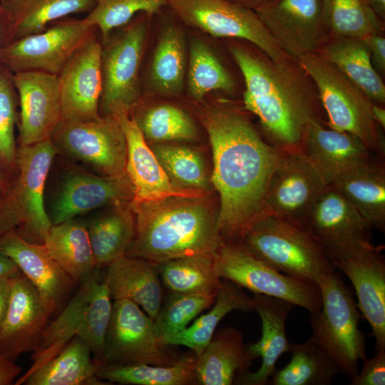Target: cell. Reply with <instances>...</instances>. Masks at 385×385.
<instances>
[{
	"instance_id": "e0dca14e",
	"label": "cell",
	"mask_w": 385,
	"mask_h": 385,
	"mask_svg": "<svg viewBox=\"0 0 385 385\" xmlns=\"http://www.w3.org/2000/svg\"><path fill=\"white\" fill-rule=\"evenodd\" d=\"M255 11L280 49L289 57L317 53L329 41L322 0H270Z\"/></svg>"
},
{
	"instance_id": "ab89813d",
	"label": "cell",
	"mask_w": 385,
	"mask_h": 385,
	"mask_svg": "<svg viewBox=\"0 0 385 385\" xmlns=\"http://www.w3.org/2000/svg\"><path fill=\"white\" fill-rule=\"evenodd\" d=\"M322 19L330 39L364 38L384 27L366 0H322Z\"/></svg>"
},
{
	"instance_id": "c3c4849f",
	"label": "cell",
	"mask_w": 385,
	"mask_h": 385,
	"mask_svg": "<svg viewBox=\"0 0 385 385\" xmlns=\"http://www.w3.org/2000/svg\"><path fill=\"white\" fill-rule=\"evenodd\" d=\"M21 223L19 210L9 193L0 199V239L11 230L19 227Z\"/></svg>"
},
{
	"instance_id": "4fadbf2b",
	"label": "cell",
	"mask_w": 385,
	"mask_h": 385,
	"mask_svg": "<svg viewBox=\"0 0 385 385\" xmlns=\"http://www.w3.org/2000/svg\"><path fill=\"white\" fill-rule=\"evenodd\" d=\"M327 185L303 150H282L265 192L262 210L304 227Z\"/></svg>"
},
{
	"instance_id": "f5cc1de1",
	"label": "cell",
	"mask_w": 385,
	"mask_h": 385,
	"mask_svg": "<svg viewBox=\"0 0 385 385\" xmlns=\"http://www.w3.org/2000/svg\"><path fill=\"white\" fill-rule=\"evenodd\" d=\"M13 279H0V327L8 307Z\"/></svg>"
},
{
	"instance_id": "836d02e7",
	"label": "cell",
	"mask_w": 385,
	"mask_h": 385,
	"mask_svg": "<svg viewBox=\"0 0 385 385\" xmlns=\"http://www.w3.org/2000/svg\"><path fill=\"white\" fill-rule=\"evenodd\" d=\"M235 310H254L253 299L240 285L222 279L221 287L211 309L201 315L192 325L170 338L167 344L187 346L197 356L210 342L220 322Z\"/></svg>"
},
{
	"instance_id": "30bf717a",
	"label": "cell",
	"mask_w": 385,
	"mask_h": 385,
	"mask_svg": "<svg viewBox=\"0 0 385 385\" xmlns=\"http://www.w3.org/2000/svg\"><path fill=\"white\" fill-rule=\"evenodd\" d=\"M168 6L184 24L212 36L248 42L275 62L289 56L253 9L229 0H168Z\"/></svg>"
},
{
	"instance_id": "3957f363",
	"label": "cell",
	"mask_w": 385,
	"mask_h": 385,
	"mask_svg": "<svg viewBox=\"0 0 385 385\" xmlns=\"http://www.w3.org/2000/svg\"><path fill=\"white\" fill-rule=\"evenodd\" d=\"M204 197L173 196L131 207L135 235L125 256L156 264L216 255L223 243L218 210Z\"/></svg>"
},
{
	"instance_id": "4dcf8cb0",
	"label": "cell",
	"mask_w": 385,
	"mask_h": 385,
	"mask_svg": "<svg viewBox=\"0 0 385 385\" xmlns=\"http://www.w3.org/2000/svg\"><path fill=\"white\" fill-rule=\"evenodd\" d=\"M367 221L372 229L385 230V171L372 161L359 166L331 184Z\"/></svg>"
},
{
	"instance_id": "ac0fdd59",
	"label": "cell",
	"mask_w": 385,
	"mask_h": 385,
	"mask_svg": "<svg viewBox=\"0 0 385 385\" xmlns=\"http://www.w3.org/2000/svg\"><path fill=\"white\" fill-rule=\"evenodd\" d=\"M103 46L93 34L76 51L58 75L62 118L99 119L103 91Z\"/></svg>"
},
{
	"instance_id": "e575fe53",
	"label": "cell",
	"mask_w": 385,
	"mask_h": 385,
	"mask_svg": "<svg viewBox=\"0 0 385 385\" xmlns=\"http://www.w3.org/2000/svg\"><path fill=\"white\" fill-rule=\"evenodd\" d=\"M186 70L184 34L176 25H168L155 48L149 72L150 87L158 95L178 96L183 90Z\"/></svg>"
},
{
	"instance_id": "680465c9",
	"label": "cell",
	"mask_w": 385,
	"mask_h": 385,
	"mask_svg": "<svg viewBox=\"0 0 385 385\" xmlns=\"http://www.w3.org/2000/svg\"><path fill=\"white\" fill-rule=\"evenodd\" d=\"M3 37H4V27H3V24H2L1 17H0V42L2 41Z\"/></svg>"
},
{
	"instance_id": "7bdbcfd3",
	"label": "cell",
	"mask_w": 385,
	"mask_h": 385,
	"mask_svg": "<svg viewBox=\"0 0 385 385\" xmlns=\"http://www.w3.org/2000/svg\"><path fill=\"white\" fill-rule=\"evenodd\" d=\"M145 140L154 143L195 141L196 125L182 108L172 104H159L133 116Z\"/></svg>"
},
{
	"instance_id": "9a60e30c",
	"label": "cell",
	"mask_w": 385,
	"mask_h": 385,
	"mask_svg": "<svg viewBox=\"0 0 385 385\" xmlns=\"http://www.w3.org/2000/svg\"><path fill=\"white\" fill-rule=\"evenodd\" d=\"M58 150L51 139L17 148L16 177L9 194L21 216L22 231L43 243L51 221L44 204L46 179Z\"/></svg>"
},
{
	"instance_id": "db71d44e",
	"label": "cell",
	"mask_w": 385,
	"mask_h": 385,
	"mask_svg": "<svg viewBox=\"0 0 385 385\" xmlns=\"http://www.w3.org/2000/svg\"><path fill=\"white\" fill-rule=\"evenodd\" d=\"M372 116L375 122L383 129L385 128V109L381 105L373 103L371 106Z\"/></svg>"
},
{
	"instance_id": "b9f144b4",
	"label": "cell",
	"mask_w": 385,
	"mask_h": 385,
	"mask_svg": "<svg viewBox=\"0 0 385 385\" xmlns=\"http://www.w3.org/2000/svg\"><path fill=\"white\" fill-rule=\"evenodd\" d=\"M151 149L172 183L206 192L209 179L203 157L196 150L175 143H158Z\"/></svg>"
},
{
	"instance_id": "f907efd6",
	"label": "cell",
	"mask_w": 385,
	"mask_h": 385,
	"mask_svg": "<svg viewBox=\"0 0 385 385\" xmlns=\"http://www.w3.org/2000/svg\"><path fill=\"white\" fill-rule=\"evenodd\" d=\"M21 371V367L14 361L0 352V385L13 384Z\"/></svg>"
},
{
	"instance_id": "7dc6e473",
	"label": "cell",
	"mask_w": 385,
	"mask_h": 385,
	"mask_svg": "<svg viewBox=\"0 0 385 385\" xmlns=\"http://www.w3.org/2000/svg\"><path fill=\"white\" fill-rule=\"evenodd\" d=\"M361 371L351 379L350 385L385 384V350L376 351L371 359L364 358Z\"/></svg>"
},
{
	"instance_id": "681fc988",
	"label": "cell",
	"mask_w": 385,
	"mask_h": 385,
	"mask_svg": "<svg viewBox=\"0 0 385 385\" xmlns=\"http://www.w3.org/2000/svg\"><path fill=\"white\" fill-rule=\"evenodd\" d=\"M369 48L372 64L382 76L385 73V38L381 34H372L364 38Z\"/></svg>"
},
{
	"instance_id": "9f6ffc18",
	"label": "cell",
	"mask_w": 385,
	"mask_h": 385,
	"mask_svg": "<svg viewBox=\"0 0 385 385\" xmlns=\"http://www.w3.org/2000/svg\"><path fill=\"white\" fill-rule=\"evenodd\" d=\"M375 13L384 21L385 19V0H366Z\"/></svg>"
},
{
	"instance_id": "816d5d0a",
	"label": "cell",
	"mask_w": 385,
	"mask_h": 385,
	"mask_svg": "<svg viewBox=\"0 0 385 385\" xmlns=\"http://www.w3.org/2000/svg\"><path fill=\"white\" fill-rule=\"evenodd\" d=\"M21 274L16 264L0 252V279L14 278Z\"/></svg>"
},
{
	"instance_id": "277c9868",
	"label": "cell",
	"mask_w": 385,
	"mask_h": 385,
	"mask_svg": "<svg viewBox=\"0 0 385 385\" xmlns=\"http://www.w3.org/2000/svg\"><path fill=\"white\" fill-rule=\"evenodd\" d=\"M104 279L93 270L59 315L45 328L33 351L26 376L58 354L74 337L90 348L96 362L103 359L113 302Z\"/></svg>"
},
{
	"instance_id": "4316f807",
	"label": "cell",
	"mask_w": 385,
	"mask_h": 385,
	"mask_svg": "<svg viewBox=\"0 0 385 385\" xmlns=\"http://www.w3.org/2000/svg\"><path fill=\"white\" fill-rule=\"evenodd\" d=\"M107 266L104 281L111 299L135 302L154 321L163 303L157 264L125 255Z\"/></svg>"
},
{
	"instance_id": "5bb4252c",
	"label": "cell",
	"mask_w": 385,
	"mask_h": 385,
	"mask_svg": "<svg viewBox=\"0 0 385 385\" xmlns=\"http://www.w3.org/2000/svg\"><path fill=\"white\" fill-rule=\"evenodd\" d=\"M58 153L109 176H125L126 142L115 117L75 121L62 118L50 138Z\"/></svg>"
},
{
	"instance_id": "9c48e42d",
	"label": "cell",
	"mask_w": 385,
	"mask_h": 385,
	"mask_svg": "<svg viewBox=\"0 0 385 385\" xmlns=\"http://www.w3.org/2000/svg\"><path fill=\"white\" fill-rule=\"evenodd\" d=\"M159 337L154 321L135 302L115 299L98 365H170L181 355Z\"/></svg>"
},
{
	"instance_id": "f546056e",
	"label": "cell",
	"mask_w": 385,
	"mask_h": 385,
	"mask_svg": "<svg viewBox=\"0 0 385 385\" xmlns=\"http://www.w3.org/2000/svg\"><path fill=\"white\" fill-rule=\"evenodd\" d=\"M317 53L337 66L373 103H385V85L364 38H332Z\"/></svg>"
},
{
	"instance_id": "6da1fadb",
	"label": "cell",
	"mask_w": 385,
	"mask_h": 385,
	"mask_svg": "<svg viewBox=\"0 0 385 385\" xmlns=\"http://www.w3.org/2000/svg\"><path fill=\"white\" fill-rule=\"evenodd\" d=\"M197 113L212 148L211 183L219 195L221 236L224 242L235 241L262 211L282 150L265 141L232 103L200 105Z\"/></svg>"
},
{
	"instance_id": "83f0119b",
	"label": "cell",
	"mask_w": 385,
	"mask_h": 385,
	"mask_svg": "<svg viewBox=\"0 0 385 385\" xmlns=\"http://www.w3.org/2000/svg\"><path fill=\"white\" fill-rule=\"evenodd\" d=\"M252 361L239 330L231 327L219 329L196 356L194 372L197 384H238L250 371Z\"/></svg>"
},
{
	"instance_id": "74e56055",
	"label": "cell",
	"mask_w": 385,
	"mask_h": 385,
	"mask_svg": "<svg viewBox=\"0 0 385 385\" xmlns=\"http://www.w3.org/2000/svg\"><path fill=\"white\" fill-rule=\"evenodd\" d=\"M16 39L44 31L46 26L69 14L91 11L96 0H4Z\"/></svg>"
},
{
	"instance_id": "ba28073f",
	"label": "cell",
	"mask_w": 385,
	"mask_h": 385,
	"mask_svg": "<svg viewBox=\"0 0 385 385\" xmlns=\"http://www.w3.org/2000/svg\"><path fill=\"white\" fill-rule=\"evenodd\" d=\"M215 268L221 279L254 294L288 302L311 314L321 309V292L315 282L282 274L236 241L223 242L215 256Z\"/></svg>"
},
{
	"instance_id": "f6af8a7d",
	"label": "cell",
	"mask_w": 385,
	"mask_h": 385,
	"mask_svg": "<svg viewBox=\"0 0 385 385\" xmlns=\"http://www.w3.org/2000/svg\"><path fill=\"white\" fill-rule=\"evenodd\" d=\"M168 0H96L85 19L98 28L104 39L115 28L127 24L137 14L149 16L160 14Z\"/></svg>"
},
{
	"instance_id": "8fae6325",
	"label": "cell",
	"mask_w": 385,
	"mask_h": 385,
	"mask_svg": "<svg viewBox=\"0 0 385 385\" xmlns=\"http://www.w3.org/2000/svg\"><path fill=\"white\" fill-rule=\"evenodd\" d=\"M304 227L332 264L374 246L372 227L332 185H327L316 201Z\"/></svg>"
},
{
	"instance_id": "52a82bcc",
	"label": "cell",
	"mask_w": 385,
	"mask_h": 385,
	"mask_svg": "<svg viewBox=\"0 0 385 385\" xmlns=\"http://www.w3.org/2000/svg\"><path fill=\"white\" fill-rule=\"evenodd\" d=\"M317 284L322 306L311 314V338L336 361L341 374L351 379L366 355V337L359 328V308L335 270L322 276Z\"/></svg>"
},
{
	"instance_id": "d6a6232c",
	"label": "cell",
	"mask_w": 385,
	"mask_h": 385,
	"mask_svg": "<svg viewBox=\"0 0 385 385\" xmlns=\"http://www.w3.org/2000/svg\"><path fill=\"white\" fill-rule=\"evenodd\" d=\"M43 244L75 284L85 280L96 267L86 225L76 218L52 225Z\"/></svg>"
},
{
	"instance_id": "1f68e13d",
	"label": "cell",
	"mask_w": 385,
	"mask_h": 385,
	"mask_svg": "<svg viewBox=\"0 0 385 385\" xmlns=\"http://www.w3.org/2000/svg\"><path fill=\"white\" fill-rule=\"evenodd\" d=\"M86 225L96 267L125 256L135 235L134 212L128 203L110 206Z\"/></svg>"
},
{
	"instance_id": "11a10c76",
	"label": "cell",
	"mask_w": 385,
	"mask_h": 385,
	"mask_svg": "<svg viewBox=\"0 0 385 385\" xmlns=\"http://www.w3.org/2000/svg\"><path fill=\"white\" fill-rule=\"evenodd\" d=\"M7 172L0 165V199L9 195L11 183L9 181Z\"/></svg>"
},
{
	"instance_id": "ffe728a7",
	"label": "cell",
	"mask_w": 385,
	"mask_h": 385,
	"mask_svg": "<svg viewBox=\"0 0 385 385\" xmlns=\"http://www.w3.org/2000/svg\"><path fill=\"white\" fill-rule=\"evenodd\" d=\"M20 103V145L50 139L62 119L58 76L39 71L15 72Z\"/></svg>"
},
{
	"instance_id": "8992f818",
	"label": "cell",
	"mask_w": 385,
	"mask_h": 385,
	"mask_svg": "<svg viewBox=\"0 0 385 385\" xmlns=\"http://www.w3.org/2000/svg\"><path fill=\"white\" fill-rule=\"evenodd\" d=\"M297 60L317 88L329 128L353 134L372 153L384 157L383 129L373 118L374 103L337 66L318 53H308Z\"/></svg>"
},
{
	"instance_id": "603a6c76",
	"label": "cell",
	"mask_w": 385,
	"mask_h": 385,
	"mask_svg": "<svg viewBox=\"0 0 385 385\" xmlns=\"http://www.w3.org/2000/svg\"><path fill=\"white\" fill-rule=\"evenodd\" d=\"M0 252L11 258L34 284L51 315L63 305L75 283L43 243L29 241L14 229L0 239Z\"/></svg>"
},
{
	"instance_id": "f35d334b",
	"label": "cell",
	"mask_w": 385,
	"mask_h": 385,
	"mask_svg": "<svg viewBox=\"0 0 385 385\" xmlns=\"http://www.w3.org/2000/svg\"><path fill=\"white\" fill-rule=\"evenodd\" d=\"M196 355H181L170 365H98L97 376L108 382L133 385L197 384L194 372Z\"/></svg>"
},
{
	"instance_id": "484cf974",
	"label": "cell",
	"mask_w": 385,
	"mask_h": 385,
	"mask_svg": "<svg viewBox=\"0 0 385 385\" xmlns=\"http://www.w3.org/2000/svg\"><path fill=\"white\" fill-rule=\"evenodd\" d=\"M254 310L261 319L260 339L247 346L252 360L261 357L262 364L255 372L249 371L239 381L242 385H266L276 370L279 357L289 352L291 343L286 334V322L294 305L288 302L263 294L252 297Z\"/></svg>"
},
{
	"instance_id": "d4e9b609",
	"label": "cell",
	"mask_w": 385,
	"mask_h": 385,
	"mask_svg": "<svg viewBox=\"0 0 385 385\" xmlns=\"http://www.w3.org/2000/svg\"><path fill=\"white\" fill-rule=\"evenodd\" d=\"M315 120L306 128L302 149L328 185L372 161V152L356 136L324 126Z\"/></svg>"
},
{
	"instance_id": "d590c367",
	"label": "cell",
	"mask_w": 385,
	"mask_h": 385,
	"mask_svg": "<svg viewBox=\"0 0 385 385\" xmlns=\"http://www.w3.org/2000/svg\"><path fill=\"white\" fill-rule=\"evenodd\" d=\"M289 362L270 376V385H329L340 373L336 361L311 337L291 344Z\"/></svg>"
},
{
	"instance_id": "d6986e66",
	"label": "cell",
	"mask_w": 385,
	"mask_h": 385,
	"mask_svg": "<svg viewBox=\"0 0 385 385\" xmlns=\"http://www.w3.org/2000/svg\"><path fill=\"white\" fill-rule=\"evenodd\" d=\"M113 117L118 121L126 142L125 174L133 191L131 207L173 196H206V192L183 189L172 183L130 113L121 112Z\"/></svg>"
},
{
	"instance_id": "44dd1931",
	"label": "cell",
	"mask_w": 385,
	"mask_h": 385,
	"mask_svg": "<svg viewBox=\"0 0 385 385\" xmlns=\"http://www.w3.org/2000/svg\"><path fill=\"white\" fill-rule=\"evenodd\" d=\"M51 316L34 284L22 273L14 277L0 327V352L15 361L34 351Z\"/></svg>"
},
{
	"instance_id": "cb8c5ba5",
	"label": "cell",
	"mask_w": 385,
	"mask_h": 385,
	"mask_svg": "<svg viewBox=\"0 0 385 385\" xmlns=\"http://www.w3.org/2000/svg\"><path fill=\"white\" fill-rule=\"evenodd\" d=\"M332 265L351 282L357 307L375 339L376 351L385 350V260L381 249L374 246Z\"/></svg>"
},
{
	"instance_id": "bcb514c9",
	"label": "cell",
	"mask_w": 385,
	"mask_h": 385,
	"mask_svg": "<svg viewBox=\"0 0 385 385\" xmlns=\"http://www.w3.org/2000/svg\"><path fill=\"white\" fill-rule=\"evenodd\" d=\"M12 78L0 71V165L9 173H16L17 146L14 127L16 103Z\"/></svg>"
},
{
	"instance_id": "2e32d148",
	"label": "cell",
	"mask_w": 385,
	"mask_h": 385,
	"mask_svg": "<svg viewBox=\"0 0 385 385\" xmlns=\"http://www.w3.org/2000/svg\"><path fill=\"white\" fill-rule=\"evenodd\" d=\"M94 28L85 18L62 21L41 32L16 39L0 50V58L15 72L39 71L58 76Z\"/></svg>"
},
{
	"instance_id": "60d3db41",
	"label": "cell",
	"mask_w": 385,
	"mask_h": 385,
	"mask_svg": "<svg viewBox=\"0 0 385 385\" xmlns=\"http://www.w3.org/2000/svg\"><path fill=\"white\" fill-rule=\"evenodd\" d=\"M188 88L190 96L202 103L210 92L231 93L235 81L213 51L203 41L193 39L189 48Z\"/></svg>"
},
{
	"instance_id": "f1b7e54d",
	"label": "cell",
	"mask_w": 385,
	"mask_h": 385,
	"mask_svg": "<svg viewBox=\"0 0 385 385\" xmlns=\"http://www.w3.org/2000/svg\"><path fill=\"white\" fill-rule=\"evenodd\" d=\"M98 364L79 337L72 339L54 357L15 384L105 385L97 376Z\"/></svg>"
},
{
	"instance_id": "5b68a950",
	"label": "cell",
	"mask_w": 385,
	"mask_h": 385,
	"mask_svg": "<svg viewBox=\"0 0 385 385\" xmlns=\"http://www.w3.org/2000/svg\"><path fill=\"white\" fill-rule=\"evenodd\" d=\"M235 241L277 270L316 283L335 270L304 227L262 210Z\"/></svg>"
},
{
	"instance_id": "6f0895ef",
	"label": "cell",
	"mask_w": 385,
	"mask_h": 385,
	"mask_svg": "<svg viewBox=\"0 0 385 385\" xmlns=\"http://www.w3.org/2000/svg\"><path fill=\"white\" fill-rule=\"evenodd\" d=\"M241 6L250 8L251 9H256L259 6L268 2L270 0H229Z\"/></svg>"
},
{
	"instance_id": "7402d4cb",
	"label": "cell",
	"mask_w": 385,
	"mask_h": 385,
	"mask_svg": "<svg viewBox=\"0 0 385 385\" xmlns=\"http://www.w3.org/2000/svg\"><path fill=\"white\" fill-rule=\"evenodd\" d=\"M133 197L126 175L99 176L74 170L62 183L48 215L56 225L97 208L130 202Z\"/></svg>"
},
{
	"instance_id": "8d00e7d4",
	"label": "cell",
	"mask_w": 385,
	"mask_h": 385,
	"mask_svg": "<svg viewBox=\"0 0 385 385\" xmlns=\"http://www.w3.org/2000/svg\"><path fill=\"white\" fill-rule=\"evenodd\" d=\"M215 256H190L158 263L162 284L173 292L216 297L222 279L215 271Z\"/></svg>"
},
{
	"instance_id": "ee69618b",
	"label": "cell",
	"mask_w": 385,
	"mask_h": 385,
	"mask_svg": "<svg viewBox=\"0 0 385 385\" xmlns=\"http://www.w3.org/2000/svg\"><path fill=\"white\" fill-rule=\"evenodd\" d=\"M215 297L170 292L154 320L159 337L167 342L184 330L197 315L213 304Z\"/></svg>"
},
{
	"instance_id": "7c38bea8",
	"label": "cell",
	"mask_w": 385,
	"mask_h": 385,
	"mask_svg": "<svg viewBox=\"0 0 385 385\" xmlns=\"http://www.w3.org/2000/svg\"><path fill=\"white\" fill-rule=\"evenodd\" d=\"M141 17L102 48V116L130 113L140 96L139 69L147 34L146 17Z\"/></svg>"
},
{
	"instance_id": "7a4b0ae2",
	"label": "cell",
	"mask_w": 385,
	"mask_h": 385,
	"mask_svg": "<svg viewBox=\"0 0 385 385\" xmlns=\"http://www.w3.org/2000/svg\"><path fill=\"white\" fill-rule=\"evenodd\" d=\"M246 43L229 48L245 81L244 109L258 118L274 147L281 150H303L307 126L315 120L323 121L314 83L297 59L287 56L275 62Z\"/></svg>"
}]
</instances>
